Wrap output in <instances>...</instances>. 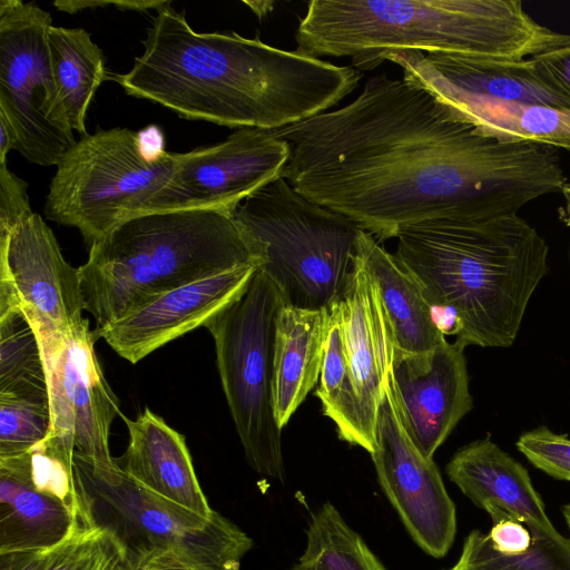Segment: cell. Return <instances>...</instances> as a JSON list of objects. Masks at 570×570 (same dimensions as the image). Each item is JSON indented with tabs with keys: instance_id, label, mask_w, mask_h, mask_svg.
Listing matches in <instances>:
<instances>
[{
	"instance_id": "obj_23",
	"label": "cell",
	"mask_w": 570,
	"mask_h": 570,
	"mask_svg": "<svg viewBox=\"0 0 570 570\" xmlns=\"http://www.w3.org/2000/svg\"><path fill=\"white\" fill-rule=\"evenodd\" d=\"M327 309L284 304L275 322L274 407L283 429L320 380Z\"/></svg>"
},
{
	"instance_id": "obj_30",
	"label": "cell",
	"mask_w": 570,
	"mask_h": 570,
	"mask_svg": "<svg viewBox=\"0 0 570 570\" xmlns=\"http://www.w3.org/2000/svg\"><path fill=\"white\" fill-rule=\"evenodd\" d=\"M49 395L0 394V458L32 451L48 436Z\"/></svg>"
},
{
	"instance_id": "obj_40",
	"label": "cell",
	"mask_w": 570,
	"mask_h": 570,
	"mask_svg": "<svg viewBox=\"0 0 570 570\" xmlns=\"http://www.w3.org/2000/svg\"><path fill=\"white\" fill-rule=\"evenodd\" d=\"M257 17L265 16L268 11L273 10V8H265V7H273L274 2L269 1H261V2H248L244 1Z\"/></svg>"
},
{
	"instance_id": "obj_26",
	"label": "cell",
	"mask_w": 570,
	"mask_h": 570,
	"mask_svg": "<svg viewBox=\"0 0 570 570\" xmlns=\"http://www.w3.org/2000/svg\"><path fill=\"white\" fill-rule=\"evenodd\" d=\"M316 396L325 416L330 417L340 439L361 446L370 454L376 441L368 432L356 392L354 377L347 362L341 327L336 315L328 311L324 356Z\"/></svg>"
},
{
	"instance_id": "obj_34",
	"label": "cell",
	"mask_w": 570,
	"mask_h": 570,
	"mask_svg": "<svg viewBox=\"0 0 570 570\" xmlns=\"http://www.w3.org/2000/svg\"><path fill=\"white\" fill-rule=\"evenodd\" d=\"M31 214L27 184L0 163V237Z\"/></svg>"
},
{
	"instance_id": "obj_9",
	"label": "cell",
	"mask_w": 570,
	"mask_h": 570,
	"mask_svg": "<svg viewBox=\"0 0 570 570\" xmlns=\"http://www.w3.org/2000/svg\"><path fill=\"white\" fill-rule=\"evenodd\" d=\"M180 153L150 151L144 137L127 128L86 134L60 159L45 202V216L77 228L90 247L173 176Z\"/></svg>"
},
{
	"instance_id": "obj_16",
	"label": "cell",
	"mask_w": 570,
	"mask_h": 570,
	"mask_svg": "<svg viewBox=\"0 0 570 570\" xmlns=\"http://www.w3.org/2000/svg\"><path fill=\"white\" fill-rule=\"evenodd\" d=\"M466 346L446 340L423 354L394 348L392 373L412 440L429 459L472 409L464 356Z\"/></svg>"
},
{
	"instance_id": "obj_2",
	"label": "cell",
	"mask_w": 570,
	"mask_h": 570,
	"mask_svg": "<svg viewBox=\"0 0 570 570\" xmlns=\"http://www.w3.org/2000/svg\"><path fill=\"white\" fill-rule=\"evenodd\" d=\"M126 94L180 117L229 128L279 130L325 112L357 88L362 71L236 32H197L171 1L156 10Z\"/></svg>"
},
{
	"instance_id": "obj_28",
	"label": "cell",
	"mask_w": 570,
	"mask_h": 570,
	"mask_svg": "<svg viewBox=\"0 0 570 570\" xmlns=\"http://www.w3.org/2000/svg\"><path fill=\"white\" fill-rule=\"evenodd\" d=\"M0 394L49 395L39 340L20 308L0 311Z\"/></svg>"
},
{
	"instance_id": "obj_5",
	"label": "cell",
	"mask_w": 570,
	"mask_h": 570,
	"mask_svg": "<svg viewBox=\"0 0 570 570\" xmlns=\"http://www.w3.org/2000/svg\"><path fill=\"white\" fill-rule=\"evenodd\" d=\"M261 250L224 209H183L132 216L89 247L80 285L95 330L161 294L246 266Z\"/></svg>"
},
{
	"instance_id": "obj_21",
	"label": "cell",
	"mask_w": 570,
	"mask_h": 570,
	"mask_svg": "<svg viewBox=\"0 0 570 570\" xmlns=\"http://www.w3.org/2000/svg\"><path fill=\"white\" fill-rule=\"evenodd\" d=\"M449 479L478 507L493 504L549 535L560 534L544 511L525 468L487 435L459 449L446 464Z\"/></svg>"
},
{
	"instance_id": "obj_33",
	"label": "cell",
	"mask_w": 570,
	"mask_h": 570,
	"mask_svg": "<svg viewBox=\"0 0 570 570\" xmlns=\"http://www.w3.org/2000/svg\"><path fill=\"white\" fill-rule=\"evenodd\" d=\"M530 58L543 79L570 102V35L554 32Z\"/></svg>"
},
{
	"instance_id": "obj_17",
	"label": "cell",
	"mask_w": 570,
	"mask_h": 570,
	"mask_svg": "<svg viewBox=\"0 0 570 570\" xmlns=\"http://www.w3.org/2000/svg\"><path fill=\"white\" fill-rule=\"evenodd\" d=\"M257 266L222 273L166 292L110 325L92 330L131 364L184 334L205 326L247 288Z\"/></svg>"
},
{
	"instance_id": "obj_24",
	"label": "cell",
	"mask_w": 570,
	"mask_h": 570,
	"mask_svg": "<svg viewBox=\"0 0 570 570\" xmlns=\"http://www.w3.org/2000/svg\"><path fill=\"white\" fill-rule=\"evenodd\" d=\"M430 92L455 117L489 137L570 150V109L503 101L452 90Z\"/></svg>"
},
{
	"instance_id": "obj_36",
	"label": "cell",
	"mask_w": 570,
	"mask_h": 570,
	"mask_svg": "<svg viewBox=\"0 0 570 570\" xmlns=\"http://www.w3.org/2000/svg\"><path fill=\"white\" fill-rule=\"evenodd\" d=\"M68 541L47 549L0 553V570H48Z\"/></svg>"
},
{
	"instance_id": "obj_39",
	"label": "cell",
	"mask_w": 570,
	"mask_h": 570,
	"mask_svg": "<svg viewBox=\"0 0 570 570\" xmlns=\"http://www.w3.org/2000/svg\"><path fill=\"white\" fill-rule=\"evenodd\" d=\"M564 197V208L561 213V219L567 226H570V183H567L561 191Z\"/></svg>"
},
{
	"instance_id": "obj_14",
	"label": "cell",
	"mask_w": 570,
	"mask_h": 570,
	"mask_svg": "<svg viewBox=\"0 0 570 570\" xmlns=\"http://www.w3.org/2000/svg\"><path fill=\"white\" fill-rule=\"evenodd\" d=\"M375 441L370 455L379 482L407 532L428 554L445 556L455 537V505L433 459L409 434L392 370L379 409Z\"/></svg>"
},
{
	"instance_id": "obj_32",
	"label": "cell",
	"mask_w": 570,
	"mask_h": 570,
	"mask_svg": "<svg viewBox=\"0 0 570 570\" xmlns=\"http://www.w3.org/2000/svg\"><path fill=\"white\" fill-rule=\"evenodd\" d=\"M518 450L539 470L558 480L570 481V439L547 426L522 433Z\"/></svg>"
},
{
	"instance_id": "obj_6",
	"label": "cell",
	"mask_w": 570,
	"mask_h": 570,
	"mask_svg": "<svg viewBox=\"0 0 570 570\" xmlns=\"http://www.w3.org/2000/svg\"><path fill=\"white\" fill-rule=\"evenodd\" d=\"M72 473L83 520L111 533L127 570L189 564L239 570L253 540L215 512L204 518L155 495L119 466L75 453Z\"/></svg>"
},
{
	"instance_id": "obj_13",
	"label": "cell",
	"mask_w": 570,
	"mask_h": 570,
	"mask_svg": "<svg viewBox=\"0 0 570 570\" xmlns=\"http://www.w3.org/2000/svg\"><path fill=\"white\" fill-rule=\"evenodd\" d=\"M289 146L275 130L239 128L224 141L180 153L168 183L151 195L139 214L224 209L282 177Z\"/></svg>"
},
{
	"instance_id": "obj_4",
	"label": "cell",
	"mask_w": 570,
	"mask_h": 570,
	"mask_svg": "<svg viewBox=\"0 0 570 570\" xmlns=\"http://www.w3.org/2000/svg\"><path fill=\"white\" fill-rule=\"evenodd\" d=\"M553 35L520 0H313L295 40L304 53L366 71L409 50L521 60Z\"/></svg>"
},
{
	"instance_id": "obj_38",
	"label": "cell",
	"mask_w": 570,
	"mask_h": 570,
	"mask_svg": "<svg viewBox=\"0 0 570 570\" xmlns=\"http://www.w3.org/2000/svg\"><path fill=\"white\" fill-rule=\"evenodd\" d=\"M17 135L10 122L0 115V163H6V156L11 149H17Z\"/></svg>"
},
{
	"instance_id": "obj_37",
	"label": "cell",
	"mask_w": 570,
	"mask_h": 570,
	"mask_svg": "<svg viewBox=\"0 0 570 570\" xmlns=\"http://www.w3.org/2000/svg\"><path fill=\"white\" fill-rule=\"evenodd\" d=\"M169 1H76L72 0L69 2L68 8L71 13H75L77 11L83 10V9H95L97 7H106V6H115L120 10H137V11H145L148 9H159L160 7L165 6Z\"/></svg>"
},
{
	"instance_id": "obj_43",
	"label": "cell",
	"mask_w": 570,
	"mask_h": 570,
	"mask_svg": "<svg viewBox=\"0 0 570 570\" xmlns=\"http://www.w3.org/2000/svg\"><path fill=\"white\" fill-rule=\"evenodd\" d=\"M289 570H303L298 564L294 566L292 569Z\"/></svg>"
},
{
	"instance_id": "obj_10",
	"label": "cell",
	"mask_w": 570,
	"mask_h": 570,
	"mask_svg": "<svg viewBox=\"0 0 570 570\" xmlns=\"http://www.w3.org/2000/svg\"><path fill=\"white\" fill-rule=\"evenodd\" d=\"M49 12L33 2L0 1V115L17 149L40 166H57L77 142L51 69Z\"/></svg>"
},
{
	"instance_id": "obj_27",
	"label": "cell",
	"mask_w": 570,
	"mask_h": 570,
	"mask_svg": "<svg viewBox=\"0 0 570 570\" xmlns=\"http://www.w3.org/2000/svg\"><path fill=\"white\" fill-rule=\"evenodd\" d=\"M298 561L303 570H386L330 502L312 513Z\"/></svg>"
},
{
	"instance_id": "obj_44",
	"label": "cell",
	"mask_w": 570,
	"mask_h": 570,
	"mask_svg": "<svg viewBox=\"0 0 570 570\" xmlns=\"http://www.w3.org/2000/svg\"><path fill=\"white\" fill-rule=\"evenodd\" d=\"M449 570H459V569H456L455 567H453V568H451V569H449Z\"/></svg>"
},
{
	"instance_id": "obj_15",
	"label": "cell",
	"mask_w": 570,
	"mask_h": 570,
	"mask_svg": "<svg viewBox=\"0 0 570 570\" xmlns=\"http://www.w3.org/2000/svg\"><path fill=\"white\" fill-rule=\"evenodd\" d=\"M85 527L72 468L37 449L0 458V553L52 548Z\"/></svg>"
},
{
	"instance_id": "obj_25",
	"label": "cell",
	"mask_w": 570,
	"mask_h": 570,
	"mask_svg": "<svg viewBox=\"0 0 570 570\" xmlns=\"http://www.w3.org/2000/svg\"><path fill=\"white\" fill-rule=\"evenodd\" d=\"M47 37L51 69L67 119L72 130L85 136L89 106L107 77L104 53L81 28L51 26Z\"/></svg>"
},
{
	"instance_id": "obj_22",
	"label": "cell",
	"mask_w": 570,
	"mask_h": 570,
	"mask_svg": "<svg viewBox=\"0 0 570 570\" xmlns=\"http://www.w3.org/2000/svg\"><path fill=\"white\" fill-rule=\"evenodd\" d=\"M357 249L376 284L391 324L395 350L423 354L445 341L422 286L396 256L363 229L357 237Z\"/></svg>"
},
{
	"instance_id": "obj_20",
	"label": "cell",
	"mask_w": 570,
	"mask_h": 570,
	"mask_svg": "<svg viewBox=\"0 0 570 570\" xmlns=\"http://www.w3.org/2000/svg\"><path fill=\"white\" fill-rule=\"evenodd\" d=\"M129 443L116 459L124 472L157 497L212 518L214 511L199 485L185 436L146 407L135 420L121 415Z\"/></svg>"
},
{
	"instance_id": "obj_41",
	"label": "cell",
	"mask_w": 570,
	"mask_h": 570,
	"mask_svg": "<svg viewBox=\"0 0 570 570\" xmlns=\"http://www.w3.org/2000/svg\"><path fill=\"white\" fill-rule=\"evenodd\" d=\"M144 570H210L202 567L189 566V564H168V566H158L151 567Z\"/></svg>"
},
{
	"instance_id": "obj_12",
	"label": "cell",
	"mask_w": 570,
	"mask_h": 570,
	"mask_svg": "<svg viewBox=\"0 0 570 570\" xmlns=\"http://www.w3.org/2000/svg\"><path fill=\"white\" fill-rule=\"evenodd\" d=\"M10 308L24 313L40 346L87 321L79 268L63 258L56 236L37 213L0 237V311Z\"/></svg>"
},
{
	"instance_id": "obj_11",
	"label": "cell",
	"mask_w": 570,
	"mask_h": 570,
	"mask_svg": "<svg viewBox=\"0 0 570 570\" xmlns=\"http://www.w3.org/2000/svg\"><path fill=\"white\" fill-rule=\"evenodd\" d=\"M89 321L65 337L40 346L47 373L51 425L36 449L72 468L73 454L111 464L109 433L120 414L95 353Z\"/></svg>"
},
{
	"instance_id": "obj_7",
	"label": "cell",
	"mask_w": 570,
	"mask_h": 570,
	"mask_svg": "<svg viewBox=\"0 0 570 570\" xmlns=\"http://www.w3.org/2000/svg\"><path fill=\"white\" fill-rule=\"evenodd\" d=\"M230 215L262 252L258 269L286 305L330 311L341 298L362 230L353 220L306 198L283 177L242 200Z\"/></svg>"
},
{
	"instance_id": "obj_29",
	"label": "cell",
	"mask_w": 570,
	"mask_h": 570,
	"mask_svg": "<svg viewBox=\"0 0 570 570\" xmlns=\"http://www.w3.org/2000/svg\"><path fill=\"white\" fill-rule=\"evenodd\" d=\"M531 547L521 553L497 551L488 534L473 530L464 540L459 570H570V539L531 527Z\"/></svg>"
},
{
	"instance_id": "obj_1",
	"label": "cell",
	"mask_w": 570,
	"mask_h": 570,
	"mask_svg": "<svg viewBox=\"0 0 570 570\" xmlns=\"http://www.w3.org/2000/svg\"><path fill=\"white\" fill-rule=\"evenodd\" d=\"M275 131L289 146L282 177L379 242L422 223L513 215L568 183L556 148L489 137L386 73L347 105Z\"/></svg>"
},
{
	"instance_id": "obj_31",
	"label": "cell",
	"mask_w": 570,
	"mask_h": 570,
	"mask_svg": "<svg viewBox=\"0 0 570 570\" xmlns=\"http://www.w3.org/2000/svg\"><path fill=\"white\" fill-rule=\"evenodd\" d=\"M48 570H127L115 537L98 527H85L60 550Z\"/></svg>"
},
{
	"instance_id": "obj_8",
	"label": "cell",
	"mask_w": 570,
	"mask_h": 570,
	"mask_svg": "<svg viewBox=\"0 0 570 570\" xmlns=\"http://www.w3.org/2000/svg\"><path fill=\"white\" fill-rule=\"evenodd\" d=\"M284 298L257 268L246 291L209 320L217 368L247 462L261 475L285 480L282 430L274 407L275 322Z\"/></svg>"
},
{
	"instance_id": "obj_18",
	"label": "cell",
	"mask_w": 570,
	"mask_h": 570,
	"mask_svg": "<svg viewBox=\"0 0 570 570\" xmlns=\"http://www.w3.org/2000/svg\"><path fill=\"white\" fill-rule=\"evenodd\" d=\"M386 60L402 68L404 79L428 91L452 90L570 109V102L543 79L530 57L507 60L409 50L391 53Z\"/></svg>"
},
{
	"instance_id": "obj_35",
	"label": "cell",
	"mask_w": 570,
	"mask_h": 570,
	"mask_svg": "<svg viewBox=\"0 0 570 570\" xmlns=\"http://www.w3.org/2000/svg\"><path fill=\"white\" fill-rule=\"evenodd\" d=\"M483 510L490 514L493 522L488 537L497 551L514 554L531 547L532 533L522 521L493 504H487Z\"/></svg>"
},
{
	"instance_id": "obj_42",
	"label": "cell",
	"mask_w": 570,
	"mask_h": 570,
	"mask_svg": "<svg viewBox=\"0 0 570 570\" xmlns=\"http://www.w3.org/2000/svg\"><path fill=\"white\" fill-rule=\"evenodd\" d=\"M563 515L567 521L568 528L570 530V504H567L563 507Z\"/></svg>"
},
{
	"instance_id": "obj_19",
	"label": "cell",
	"mask_w": 570,
	"mask_h": 570,
	"mask_svg": "<svg viewBox=\"0 0 570 570\" xmlns=\"http://www.w3.org/2000/svg\"><path fill=\"white\" fill-rule=\"evenodd\" d=\"M331 309L341 327L366 428L375 439L379 409L392 370L395 345L376 284L358 249L345 291Z\"/></svg>"
},
{
	"instance_id": "obj_3",
	"label": "cell",
	"mask_w": 570,
	"mask_h": 570,
	"mask_svg": "<svg viewBox=\"0 0 570 570\" xmlns=\"http://www.w3.org/2000/svg\"><path fill=\"white\" fill-rule=\"evenodd\" d=\"M396 258L433 308L453 309L456 340L509 347L529 301L548 272L544 238L518 214L478 220H439L400 232Z\"/></svg>"
}]
</instances>
